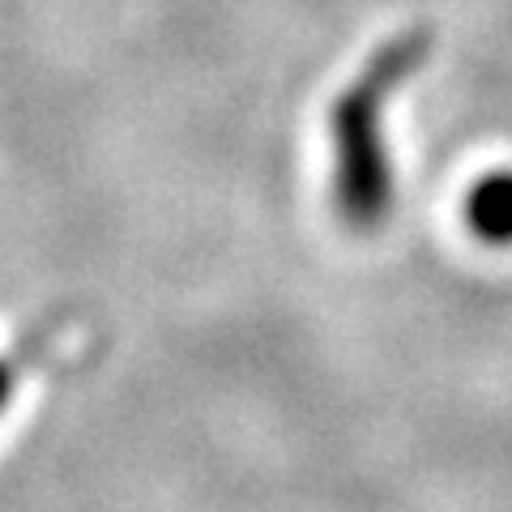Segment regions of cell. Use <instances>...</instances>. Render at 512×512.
<instances>
[{
  "label": "cell",
  "instance_id": "1",
  "mask_svg": "<svg viewBox=\"0 0 512 512\" xmlns=\"http://www.w3.org/2000/svg\"><path fill=\"white\" fill-rule=\"evenodd\" d=\"M431 56V30L414 26L389 39L363 64L329 107L333 146V210L350 231H376L393 214V167L384 146V107L389 94L410 82Z\"/></svg>",
  "mask_w": 512,
  "mask_h": 512
},
{
  "label": "cell",
  "instance_id": "2",
  "mask_svg": "<svg viewBox=\"0 0 512 512\" xmlns=\"http://www.w3.org/2000/svg\"><path fill=\"white\" fill-rule=\"evenodd\" d=\"M461 214H466V227L478 244L512 248V171H491L474 180Z\"/></svg>",
  "mask_w": 512,
  "mask_h": 512
},
{
  "label": "cell",
  "instance_id": "3",
  "mask_svg": "<svg viewBox=\"0 0 512 512\" xmlns=\"http://www.w3.org/2000/svg\"><path fill=\"white\" fill-rule=\"evenodd\" d=\"M13 389H18V363L13 359H0V414L13 402Z\"/></svg>",
  "mask_w": 512,
  "mask_h": 512
}]
</instances>
